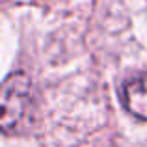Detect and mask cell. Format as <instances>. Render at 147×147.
<instances>
[{"mask_svg": "<svg viewBox=\"0 0 147 147\" xmlns=\"http://www.w3.org/2000/svg\"><path fill=\"white\" fill-rule=\"evenodd\" d=\"M32 110V80L26 73H11L2 84V125L4 134H15Z\"/></svg>", "mask_w": 147, "mask_h": 147, "instance_id": "6da1fadb", "label": "cell"}, {"mask_svg": "<svg viewBox=\"0 0 147 147\" xmlns=\"http://www.w3.org/2000/svg\"><path fill=\"white\" fill-rule=\"evenodd\" d=\"M121 100L134 117L147 121V75L127 80L121 90Z\"/></svg>", "mask_w": 147, "mask_h": 147, "instance_id": "7a4b0ae2", "label": "cell"}]
</instances>
